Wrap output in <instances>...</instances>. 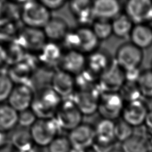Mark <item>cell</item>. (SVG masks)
Listing matches in <instances>:
<instances>
[{"label": "cell", "instance_id": "51", "mask_svg": "<svg viewBox=\"0 0 152 152\" xmlns=\"http://www.w3.org/2000/svg\"><path fill=\"white\" fill-rule=\"evenodd\" d=\"M151 23H152V21H151Z\"/></svg>", "mask_w": 152, "mask_h": 152}, {"label": "cell", "instance_id": "18", "mask_svg": "<svg viewBox=\"0 0 152 152\" xmlns=\"http://www.w3.org/2000/svg\"><path fill=\"white\" fill-rule=\"evenodd\" d=\"M119 0H93L92 13L95 19L112 20L121 13Z\"/></svg>", "mask_w": 152, "mask_h": 152}, {"label": "cell", "instance_id": "21", "mask_svg": "<svg viewBox=\"0 0 152 152\" xmlns=\"http://www.w3.org/2000/svg\"><path fill=\"white\" fill-rule=\"evenodd\" d=\"M48 41L61 42L69 30L66 21L59 17H52L43 27Z\"/></svg>", "mask_w": 152, "mask_h": 152}, {"label": "cell", "instance_id": "50", "mask_svg": "<svg viewBox=\"0 0 152 152\" xmlns=\"http://www.w3.org/2000/svg\"><path fill=\"white\" fill-rule=\"evenodd\" d=\"M148 152H152V150H149Z\"/></svg>", "mask_w": 152, "mask_h": 152}, {"label": "cell", "instance_id": "8", "mask_svg": "<svg viewBox=\"0 0 152 152\" xmlns=\"http://www.w3.org/2000/svg\"><path fill=\"white\" fill-rule=\"evenodd\" d=\"M16 40L29 53H37L48 41L42 28L20 27Z\"/></svg>", "mask_w": 152, "mask_h": 152}, {"label": "cell", "instance_id": "33", "mask_svg": "<svg viewBox=\"0 0 152 152\" xmlns=\"http://www.w3.org/2000/svg\"><path fill=\"white\" fill-rule=\"evenodd\" d=\"M90 27L100 41L106 40L112 35L111 21L110 20L95 19Z\"/></svg>", "mask_w": 152, "mask_h": 152}, {"label": "cell", "instance_id": "37", "mask_svg": "<svg viewBox=\"0 0 152 152\" xmlns=\"http://www.w3.org/2000/svg\"><path fill=\"white\" fill-rule=\"evenodd\" d=\"M14 84L11 80L7 74L0 72V103H5L11 92Z\"/></svg>", "mask_w": 152, "mask_h": 152}, {"label": "cell", "instance_id": "35", "mask_svg": "<svg viewBox=\"0 0 152 152\" xmlns=\"http://www.w3.org/2000/svg\"><path fill=\"white\" fill-rule=\"evenodd\" d=\"M134 134V128L122 119L115 122V137L116 141L124 142Z\"/></svg>", "mask_w": 152, "mask_h": 152}, {"label": "cell", "instance_id": "14", "mask_svg": "<svg viewBox=\"0 0 152 152\" xmlns=\"http://www.w3.org/2000/svg\"><path fill=\"white\" fill-rule=\"evenodd\" d=\"M50 87L62 99L69 98L76 90L74 76L61 69H55L50 79Z\"/></svg>", "mask_w": 152, "mask_h": 152}, {"label": "cell", "instance_id": "32", "mask_svg": "<svg viewBox=\"0 0 152 152\" xmlns=\"http://www.w3.org/2000/svg\"><path fill=\"white\" fill-rule=\"evenodd\" d=\"M136 84L141 97L152 99V70L151 69L141 71Z\"/></svg>", "mask_w": 152, "mask_h": 152}, {"label": "cell", "instance_id": "38", "mask_svg": "<svg viewBox=\"0 0 152 152\" xmlns=\"http://www.w3.org/2000/svg\"><path fill=\"white\" fill-rule=\"evenodd\" d=\"M37 118L30 108L18 112V125L25 128H30Z\"/></svg>", "mask_w": 152, "mask_h": 152}, {"label": "cell", "instance_id": "49", "mask_svg": "<svg viewBox=\"0 0 152 152\" xmlns=\"http://www.w3.org/2000/svg\"><path fill=\"white\" fill-rule=\"evenodd\" d=\"M150 66H151V69L152 70V58H151V62H150Z\"/></svg>", "mask_w": 152, "mask_h": 152}, {"label": "cell", "instance_id": "10", "mask_svg": "<svg viewBox=\"0 0 152 152\" xmlns=\"http://www.w3.org/2000/svg\"><path fill=\"white\" fill-rule=\"evenodd\" d=\"M63 53V48L59 43L47 41L36 53L39 68L51 70L58 68Z\"/></svg>", "mask_w": 152, "mask_h": 152}, {"label": "cell", "instance_id": "31", "mask_svg": "<svg viewBox=\"0 0 152 152\" xmlns=\"http://www.w3.org/2000/svg\"><path fill=\"white\" fill-rule=\"evenodd\" d=\"M4 46L7 55V65L23 61L27 53L16 39L5 44Z\"/></svg>", "mask_w": 152, "mask_h": 152}, {"label": "cell", "instance_id": "47", "mask_svg": "<svg viewBox=\"0 0 152 152\" xmlns=\"http://www.w3.org/2000/svg\"><path fill=\"white\" fill-rule=\"evenodd\" d=\"M70 152H94L91 148L86 150H75L71 148Z\"/></svg>", "mask_w": 152, "mask_h": 152}, {"label": "cell", "instance_id": "7", "mask_svg": "<svg viewBox=\"0 0 152 152\" xmlns=\"http://www.w3.org/2000/svg\"><path fill=\"white\" fill-rule=\"evenodd\" d=\"M125 82V71L113 61L98 76L97 86L102 92H118Z\"/></svg>", "mask_w": 152, "mask_h": 152}, {"label": "cell", "instance_id": "39", "mask_svg": "<svg viewBox=\"0 0 152 152\" xmlns=\"http://www.w3.org/2000/svg\"><path fill=\"white\" fill-rule=\"evenodd\" d=\"M50 11L62 8L67 0H37Z\"/></svg>", "mask_w": 152, "mask_h": 152}, {"label": "cell", "instance_id": "15", "mask_svg": "<svg viewBox=\"0 0 152 152\" xmlns=\"http://www.w3.org/2000/svg\"><path fill=\"white\" fill-rule=\"evenodd\" d=\"M148 109L141 99L125 103L122 110L121 119L133 128L144 125Z\"/></svg>", "mask_w": 152, "mask_h": 152}, {"label": "cell", "instance_id": "27", "mask_svg": "<svg viewBox=\"0 0 152 152\" xmlns=\"http://www.w3.org/2000/svg\"><path fill=\"white\" fill-rule=\"evenodd\" d=\"M134 24V23L124 12L120 13L112 20V34L120 39L129 37Z\"/></svg>", "mask_w": 152, "mask_h": 152}, {"label": "cell", "instance_id": "40", "mask_svg": "<svg viewBox=\"0 0 152 152\" xmlns=\"http://www.w3.org/2000/svg\"><path fill=\"white\" fill-rule=\"evenodd\" d=\"M115 146V145L103 144L94 141L91 148L94 152H109Z\"/></svg>", "mask_w": 152, "mask_h": 152}, {"label": "cell", "instance_id": "30", "mask_svg": "<svg viewBox=\"0 0 152 152\" xmlns=\"http://www.w3.org/2000/svg\"><path fill=\"white\" fill-rule=\"evenodd\" d=\"M76 90H90L97 86L98 76L86 68L74 76Z\"/></svg>", "mask_w": 152, "mask_h": 152}, {"label": "cell", "instance_id": "5", "mask_svg": "<svg viewBox=\"0 0 152 152\" xmlns=\"http://www.w3.org/2000/svg\"><path fill=\"white\" fill-rule=\"evenodd\" d=\"M124 104L125 102L118 92H102L97 112L101 118L115 121L121 117Z\"/></svg>", "mask_w": 152, "mask_h": 152}, {"label": "cell", "instance_id": "22", "mask_svg": "<svg viewBox=\"0 0 152 152\" xmlns=\"http://www.w3.org/2000/svg\"><path fill=\"white\" fill-rule=\"evenodd\" d=\"M75 31L78 40V50L88 55L99 49L100 41L90 26H79L75 28Z\"/></svg>", "mask_w": 152, "mask_h": 152}, {"label": "cell", "instance_id": "11", "mask_svg": "<svg viewBox=\"0 0 152 152\" xmlns=\"http://www.w3.org/2000/svg\"><path fill=\"white\" fill-rule=\"evenodd\" d=\"M124 13L134 24L150 23L152 21V0H126Z\"/></svg>", "mask_w": 152, "mask_h": 152}, {"label": "cell", "instance_id": "1", "mask_svg": "<svg viewBox=\"0 0 152 152\" xmlns=\"http://www.w3.org/2000/svg\"><path fill=\"white\" fill-rule=\"evenodd\" d=\"M62 100L50 86L42 87L34 91L30 109L38 119L53 118Z\"/></svg>", "mask_w": 152, "mask_h": 152}, {"label": "cell", "instance_id": "29", "mask_svg": "<svg viewBox=\"0 0 152 152\" xmlns=\"http://www.w3.org/2000/svg\"><path fill=\"white\" fill-rule=\"evenodd\" d=\"M121 148L123 152H148V144L145 138L133 134L131 137L121 142Z\"/></svg>", "mask_w": 152, "mask_h": 152}, {"label": "cell", "instance_id": "16", "mask_svg": "<svg viewBox=\"0 0 152 152\" xmlns=\"http://www.w3.org/2000/svg\"><path fill=\"white\" fill-rule=\"evenodd\" d=\"M86 68V56L77 50L64 52L58 68L75 76Z\"/></svg>", "mask_w": 152, "mask_h": 152}, {"label": "cell", "instance_id": "41", "mask_svg": "<svg viewBox=\"0 0 152 152\" xmlns=\"http://www.w3.org/2000/svg\"><path fill=\"white\" fill-rule=\"evenodd\" d=\"M7 65V55L4 45L0 43V69Z\"/></svg>", "mask_w": 152, "mask_h": 152}, {"label": "cell", "instance_id": "48", "mask_svg": "<svg viewBox=\"0 0 152 152\" xmlns=\"http://www.w3.org/2000/svg\"><path fill=\"white\" fill-rule=\"evenodd\" d=\"M109 152H123V151H122V149L121 148V147L118 148L115 146Z\"/></svg>", "mask_w": 152, "mask_h": 152}, {"label": "cell", "instance_id": "12", "mask_svg": "<svg viewBox=\"0 0 152 152\" xmlns=\"http://www.w3.org/2000/svg\"><path fill=\"white\" fill-rule=\"evenodd\" d=\"M67 137L73 149L86 150L90 148L95 139L94 127L89 124L82 122L69 131Z\"/></svg>", "mask_w": 152, "mask_h": 152}, {"label": "cell", "instance_id": "13", "mask_svg": "<svg viewBox=\"0 0 152 152\" xmlns=\"http://www.w3.org/2000/svg\"><path fill=\"white\" fill-rule=\"evenodd\" d=\"M34 94L32 86L28 84H15L8 98V104L20 112L30 108Z\"/></svg>", "mask_w": 152, "mask_h": 152}, {"label": "cell", "instance_id": "20", "mask_svg": "<svg viewBox=\"0 0 152 152\" xmlns=\"http://www.w3.org/2000/svg\"><path fill=\"white\" fill-rule=\"evenodd\" d=\"M130 42L141 50L152 46V26L148 23L134 24L130 33Z\"/></svg>", "mask_w": 152, "mask_h": 152}, {"label": "cell", "instance_id": "25", "mask_svg": "<svg viewBox=\"0 0 152 152\" xmlns=\"http://www.w3.org/2000/svg\"><path fill=\"white\" fill-rule=\"evenodd\" d=\"M18 114L8 103H0V132H11L18 125Z\"/></svg>", "mask_w": 152, "mask_h": 152}, {"label": "cell", "instance_id": "42", "mask_svg": "<svg viewBox=\"0 0 152 152\" xmlns=\"http://www.w3.org/2000/svg\"><path fill=\"white\" fill-rule=\"evenodd\" d=\"M5 18H8V4L5 1L0 0V21Z\"/></svg>", "mask_w": 152, "mask_h": 152}, {"label": "cell", "instance_id": "43", "mask_svg": "<svg viewBox=\"0 0 152 152\" xmlns=\"http://www.w3.org/2000/svg\"><path fill=\"white\" fill-rule=\"evenodd\" d=\"M144 125L149 131H152V109H148Z\"/></svg>", "mask_w": 152, "mask_h": 152}, {"label": "cell", "instance_id": "26", "mask_svg": "<svg viewBox=\"0 0 152 152\" xmlns=\"http://www.w3.org/2000/svg\"><path fill=\"white\" fill-rule=\"evenodd\" d=\"M10 140L9 142L17 151L25 150L34 145L28 128H15L12 131Z\"/></svg>", "mask_w": 152, "mask_h": 152}, {"label": "cell", "instance_id": "17", "mask_svg": "<svg viewBox=\"0 0 152 152\" xmlns=\"http://www.w3.org/2000/svg\"><path fill=\"white\" fill-rule=\"evenodd\" d=\"M34 72L35 70L25 59L8 65L6 71L14 85L20 84L31 85Z\"/></svg>", "mask_w": 152, "mask_h": 152}, {"label": "cell", "instance_id": "19", "mask_svg": "<svg viewBox=\"0 0 152 152\" xmlns=\"http://www.w3.org/2000/svg\"><path fill=\"white\" fill-rule=\"evenodd\" d=\"M69 8L80 26H90L95 18L92 13L93 0H69Z\"/></svg>", "mask_w": 152, "mask_h": 152}, {"label": "cell", "instance_id": "4", "mask_svg": "<svg viewBox=\"0 0 152 152\" xmlns=\"http://www.w3.org/2000/svg\"><path fill=\"white\" fill-rule=\"evenodd\" d=\"M83 118V115L69 98L62 99L54 116L61 130L67 132L81 124Z\"/></svg>", "mask_w": 152, "mask_h": 152}, {"label": "cell", "instance_id": "23", "mask_svg": "<svg viewBox=\"0 0 152 152\" xmlns=\"http://www.w3.org/2000/svg\"><path fill=\"white\" fill-rule=\"evenodd\" d=\"M112 62L107 52L98 49L86 56V68L99 76L109 67Z\"/></svg>", "mask_w": 152, "mask_h": 152}, {"label": "cell", "instance_id": "46", "mask_svg": "<svg viewBox=\"0 0 152 152\" xmlns=\"http://www.w3.org/2000/svg\"><path fill=\"white\" fill-rule=\"evenodd\" d=\"M5 1H6L8 2L20 6L30 0H5Z\"/></svg>", "mask_w": 152, "mask_h": 152}, {"label": "cell", "instance_id": "24", "mask_svg": "<svg viewBox=\"0 0 152 152\" xmlns=\"http://www.w3.org/2000/svg\"><path fill=\"white\" fill-rule=\"evenodd\" d=\"M115 122L110 119L100 118L93 126L95 133L94 141L103 144L115 145Z\"/></svg>", "mask_w": 152, "mask_h": 152}, {"label": "cell", "instance_id": "34", "mask_svg": "<svg viewBox=\"0 0 152 152\" xmlns=\"http://www.w3.org/2000/svg\"><path fill=\"white\" fill-rule=\"evenodd\" d=\"M118 93L125 103L141 99V97L136 83L125 81Z\"/></svg>", "mask_w": 152, "mask_h": 152}, {"label": "cell", "instance_id": "2", "mask_svg": "<svg viewBox=\"0 0 152 152\" xmlns=\"http://www.w3.org/2000/svg\"><path fill=\"white\" fill-rule=\"evenodd\" d=\"M52 16L51 11L37 0H30L20 7L19 20L26 27L43 28Z\"/></svg>", "mask_w": 152, "mask_h": 152}, {"label": "cell", "instance_id": "44", "mask_svg": "<svg viewBox=\"0 0 152 152\" xmlns=\"http://www.w3.org/2000/svg\"><path fill=\"white\" fill-rule=\"evenodd\" d=\"M0 152H16V150L10 142H7L0 145Z\"/></svg>", "mask_w": 152, "mask_h": 152}, {"label": "cell", "instance_id": "6", "mask_svg": "<svg viewBox=\"0 0 152 152\" xmlns=\"http://www.w3.org/2000/svg\"><path fill=\"white\" fill-rule=\"evenodd\" d=\"M143 58V50L129 42L117 48L115 62L124 71H129L140 68Z\"/></svg>", "mask_w": 152, "mask_h": 152}, {"label": "cell", "instance_id": "9", "mask_svg": "<svg viewBox=\"0 0 152 152\" xmlns=\"http://www.w3.org/2000/svg\"><path fill=\"white\" fill-rule=\"evenodd\" d=\"M101 93L98 86L90 90H76L71 100L83 116H88L97 112Z\"/></svg>", "mask_w": 152, "mask_h": 152}, {"label": "cell", "instance_id": "45", "mask_svg": "<svg viewBox=\"0 0 152 152\" xmlns=\"http://www.w3.org/2000/svg\"><path fill=\"white\" fill-rule=\"evenodd\" d=\"M16 152H41L40 150V147H37L36 145H34L32 147L25 150H22V151H17Z\"/></svg>", "mask_w": 152, "mask_h": 152}, {"label": "cell", "instance_id": "3", "mask_svg": "<svg viewBox=\"0 0 152 152\" xmlns=\"http://www.w3.org/2000/svg\"><path fill=\"white\" fill-rule=\"evenodd\" d=\"M30 133L35 145L41 147H48L50 142L61 131L56 121L53 118L37 119L29 128Z\"/></svg>", "mask_w": 152, "mask_h": 152}, {"label": "cell", "instance_id": "28", "mask_svg": "<svg viewBox=\"0 0 152 152\" xmlns=\"http://www.w3.org/2000/svg\"><path fill=\"white\" fill-rule=\"evenodd\" d=\"M19 21L5 18L0 21V43L5 45L16 39L21 27Z\"/></svg>", "mask_w": 152, "mask_h": 152}, {"label": "cell", "instance_id": "36", "mask_svg": "<svg viewBox=\"0 0 152 152\" xmlns=\"http://www.w3.org/2000/svg\"><path fill=\"white\" fill-rule=\"evenodd\" d=\"M48 152H70L72 147L67 136L58 135L48 145Z\"/></svg>", "mask_w": 152, "mask_h": 152}]
</instances>
